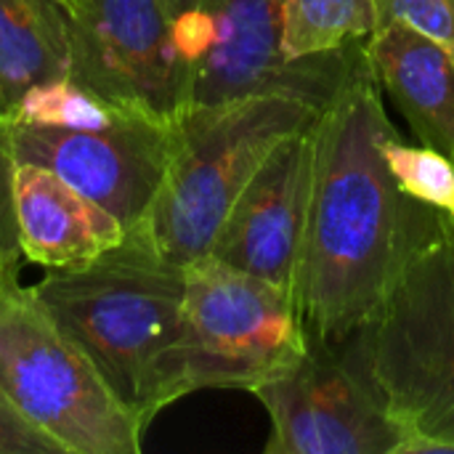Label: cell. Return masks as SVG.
Returning a JSON list of instances; mask_svg holds the SVG:
<instances>
[{"instance_id":"cell-1","label":"cell","mask_w":454,"mask_h":454,"mask_svg":"<svg viewBox=\"0 0 454 454\" xmlns=\"http://www.w3.org/2000/svg\"><path fill=\"white\" fill-rule=\"evenodd\" d=\"M394 130L364 61L314 120V168L293 295L309 340L340 343L380 306L442 213L410 200L383 160Z\"/></svg>"},{"instance_id":"cell-2","label":"cell","mask_w":454,"mask_h":454,"mask_svg":"<svg viewBox=\"0 0 454 454\" xmlns=\"http://www.w3.org/2000/svg\"><path fill=\"white\" fill-rule=\"evenodd\" d=\"M184 290V266L138 231L90 263L48 271L32 285L53 322L144 428L192 394Z\"/></svg>"},{"instance_id":"cell-3","label":"cell","mask_w":454,"mask_h":454,"mask_svg":"<svg viewBox=\"0 0 454 454\" xmlns=\"http://www.w3.org/2000/svg\"><path fill=\"white\" fill-rule=\"evenodd\" d=\"M351 338L404 431L399 454L454 452V218L439 215Z\"/></svg>"},{"instance_id":"cell-4","label":"cell","mask_w":454,"mask_h":454,"mask_svg":"<svg viewBox=\"0 0 454 454\" xmlns=\"http://www.w3.org/2000/svg\"><path fill=\"white\" fill-rule=\"evenodd\" d=\"M0 146L13 165L56 173L130 231L162 186L173 122L104 104L64 77L32 88L13 109L0 112Z\"/></svg>"},{"instance_id":"cell-5","label":"cell","mask_w":454,"mask_h":454,"mask_svg":"<svg viewBox=\"0 0 454 454\" xmlns=\"http://www.w3.org/2000/svg\"><path fill=\"white\" fill-rule=\"evenodd\" d=\"M319 109L290 96H242L192 104L173 122L162 186L138 231L165 258L186 266L210 245L234 200L287 136L309 128Z\"/></svg>"},{"instance_id":"cell-6","label":"cell","mask_w":454,"mask_h":454,"mask_svg":"<svg viewBox=\"0 0 454 454\" xmlns=\"http://www.w3.org/2000/svg\"><path fill=\"white\" fill-rule=\"evenodd\" d=\"M0 386L67 454H138L146 428L19 274L0 277Z\"/></svg>"},{"instance_id":"cell-7","label":"cell","mask_w":454,"mask_h":454,"mask_svg":"<svg viewBox=\"0 0 454 454\" xmlns=\"http://www.w3.org/2000/svg\"><path fill=\"white\" fill-rule=\"evenodd\" d=\"M186 372L192 394L255 391L293 367L309 335L293 290L213 255L184 266Z\"/></svg>"},{"instance_id":"cell-8","label":"cell","mask_w":454,"mask_h":454,"mask_svg":"<svg viewBox=\"0 0 454 454\" xmlns=\"http://www.w3.org/2000/svg\"><path fill=\"white\" fill-rule=\"evenodd\" d=\"M176 35L192 72V104L290 96L322 109L367 61L364 40L287 59L279 0H200L176 19Z\"/></svg>"},{"instance_id":"cell-9","label":"cell","mask_w":454,"mask_h":454,"mask_svg":"<svg viewBox=\"0 0 454 454\" xmlns=\"http://www.w3.org/2000/svg\"><path fill=\"white\" fill-rule=\"evenodd\" d=\"M67 80L168 125L192 104L189 61L165 0H82L69 13Z\"/></svg>"},{"instance_id":"cell-10","label":"cell","mask_w":454,"mask_h":454,"mask_svg":"<svg viewBox=\"0 0 454 454\" xmlns=\"http://www.w3.org/2000/svg\"><path fill=\"white\" fill-rule=\"evenodd\" d=\"M253 396L271 420L266 454H399L404 442L351 335L309 340L306 354Z\"/></svg>"},{"instance_id":"cell-11","label":"cell","mask_w":454,"mask_h":454,"mask_svg":"<svg viewBox=\"0 0 454 454\" xmlns=\"http://www.w3.org/2000/svg\"><path fill=\"white\" fill-rule=\"evenodd\" d=\"M314 122L282 144L245 184L210 253L215 261L293 290L309 210Z\"/></svg>"},{"instance_id":"cell-12","label":"cell","mask_w":454,"mask_h":454,"mask_svg":"<svg viewBox=\"0 0 454 454\" xmlns=\"http://www.w3.org/2000/svg\"><path fill=\"white\" fill-rule=\"evenodd\" d=\"M13 215L21 255L45 271L85 266L125 239V226L56 173L13 168Z\"/></svg>"},{"instance_id":"cell-13","label":"cell","mask_w":454,"mask_h":454,"mask_svg":"<svg viewBox=\"0 0 454 454\" xmlns=\"http://www.w3.org/2000/svg\"><path fill=\"white\" fill-rule=\"evenodd\" d=\"M378 85L394 98L418 144L454 160V56L404 24H383L362 43Z\"/></svg>"},{"instance_id":"cell-14","label":"cell","mask_w":454,"mask_h":454,"mask_svg":"<svg viewBox=\"0 0 454 454\" xmlns=\"http://www.w3.org/2000/svg\"><path fill=\"white\" fill-rule=\"evenodd\" d=\"M69 13L59 0H0V112L32 88L64 80Z\"/></svg>"},{"instance_id":"cell-15","label":"cell","mask_w":454,"mask_h":454,"mask_svg":"<svg viewBox=\"0 0 454 454\" xmlns=\"http://www.w3.org/2000/svg\"><path fill=\"white\" fill-rule=\"evenodd\" d=\"M287 59H309L362 43L378 29L375 0H279Z\"/></svg>"},{"instance_id":"cell-16","label":"cell","mask_w":454,"mask_h":454,"mask_svg":"<svg viewBox=\"0 0 454 454\" xmlns=\"http://www.w3.org/2000/svg\"><path fill=\"white\" fill-rule=\"evenodd\" d=\"M383 160L410 200L454 218V160L450 154L426 144H407L391 130L383 138Z\"/></svg>"},{"instance_id":"cell-17","label":"cell","mask_w":454,"mask_h":454,"mask_svg":"<svg viewBox=\"0 0 454 454\" xmlns=\"http://www.w3.org/2000/svg\"><path fill=\"white\" fill-rule=\"evenodd\" d=\"M378 27L404 24L454 56V0H375Z\"/></svg>"},{"instance_id":"cell-18","label":"cell","mask_w":454,"mask_h":454,"mask_svg":"<svg viewBox=\"0 0 454 454\" xmlns=\"http://www.w3.org/2000/svg\"><path fill=\"white\" fill-rule=\"evenodd\" d=\"M0 454H67L64 447L40 431L0 386Z\"/></svg>"},{"instance_id":"cell-19","label":"cell","mask_w":454,"mask_h":454,"mask_svg":"<svg viewBox=\"0 0 454 454\" xmlns=\"http://www.w3.org/2000/svg\"><path fill=\"white\" fill-rule=\"evenodd\" d=\"M13 168L11 154L0 146V277L19 274L24 258L13 215Z\"/></svg>"},{"instance_id":"cell-20","label":"cell","mask_w":454,"mask_h":454,"mask_svg":"<svg viewBox=\"0 0 454 454\" xmlns=\"http://www.w3.org/2000/svg\"><path fill=\"white\" fill-rule=\"evenodd\" d=\"M168 3V8H170V13L178 19V16H184V13H189L192 8H197V3L200 0H165Z\"/></svg>"},{"instance_id":"cell-21","label":"cell","mask_w":454,"mask_h":454,"mask_svg":"<svg viewBox=\"0 0 454 454\" xmlns=\"http://www.w3.org/2000/svg\"><path fill=\"white\" fill-rule=\"evenodd\" d=\"M59 3H61V5L67 8V13H74V11H77V8L82 5V0H59Z\"/></svg>"}]
</instances>
